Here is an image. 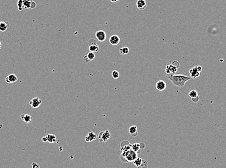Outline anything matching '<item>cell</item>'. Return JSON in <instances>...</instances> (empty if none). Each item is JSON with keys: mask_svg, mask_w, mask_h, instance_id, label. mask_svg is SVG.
Instances as JSON below:
<instances>
[{"mask_svg": "<svg viewBox=\"0 0 226 168\" xmlns=\"http://www.w3.org/2000/svg\"><path fill=\"white\" fill-rule=\"evenodd\" d=\"M189 96H190L191 98H195L198 95V93L197 91L196 90H192L191 91H190L189 93Z\"/></svg>", "mask_w": 226, "mask_h": 168, "instance_id": "cb8c5ba5", "label": "cell"}, {"mask_svg": "<svg viewBox=\"0 0 226 168\" xmlns=\"http://www.w3.org/2000/svg\"><path fill=\"white\" fill-rule=\"evenodd\" d=\"M192 100L193 103H197L198 101H199V96H197L195 98H192Z\"/></svg>", "mask_w": 226, "mask_h": 168, "instance_id": "f1b7e54d", "label": "cell"}, {"mask_svg": "<svg viewBox=\"0 0 226 168\" xmlns=\"http://www.w3.org/2000/svg\"><path fill=\"white\" fill-rule=\"evenodd\" d=\"M168 78L173 85L178 87H183L185 83L191 79V77L182 74H171Z\"/></svg>", "mask_w": 226, "mask_h": 168, "instance_id": "6da1fadb", "label": "cell"}, {"mask_svg": "<svg viewBox=\"0 0 226 168\" xmlns=\"http://www.w3.org/2000/svg\"><path fill=\"white\" fill-rule=\"evenodd\" d=\"M32 168H39V165L36 162H33L32 164Z\"/></svg>", "mask_w": 226, "mask_h": 168, "instance_id": "f546056e", "label": "cell"}, {"mask_svg": "<svg viewBox=\"0 0 226 168\" xmlns=\"http://www.w3.org/2000/svg\"><path fill=\"white\" fill-rule=\"evenodd\" d=\"M123 141L122 142L121 144H120L121 148L120 149L122 151V152H127L130 150H131L132 148V144H130L129 142H128L127 141Z\"/></svg>", "mask_w": 226, "mask_h": 168, "instance_id": "30bf717a", "label": "cell"}, {"mask_svg": "<svg viewBox=\"0 0 226 168\" xmlns=\"http://www.w3.org/2000/svg\"><path fill=\"white\" fill-rule=\"evenodd\" d=\"M96 37L100 42H103L106 39V34L103 30H99L96 33Z\"/></svg>", "mask_w": 226, "mask_h": 168, "instance_id": "277c9868", "label": "cell"}, {"mask_svg": "<svg viewBox=\"0 0 226 168\" xmlns=\"http://www.w3.org/2000/svg\"><path fill=\"white\" fill-rule=\"evenodd\" d=\"M148 164L147 161L143 159L142 163L140 166L138 167V168H148Z\"/></svg>", "mask_w": 226, "mask_h": 168, "instance_id": "484cf974", "label": "cell"}, {"mask_svg": "<svg viewBox=\"0 0 226 168\" xmlns=\"http://www.w3.org/2000/svg\"><path fill=\"white\" fill-rule=\"evenodd\" d=\"M18 81V77L15 74H10L5 78V81L8 84H11Z\"/></svg>", "mask_w": 226, "mask_h": 168, "instance_id": "7c38bea8", "label": "cell"}, {"mask_svg": "<svg viewBox=\"0 0 226 168\" xmlns=\"http://www.w3.org/2000/svg\"><path fill=\"white\" fill-rule=\"evenodd\" d=\"M129 52V49L127 47H123L119 49V53L122 55L127 54Z\"/></svg>", "mask_w": 226, "mask_h": 168, "instance_id": "44dd1931", "label": "cell"}, {"mask_svg": "<svg viewBox=\"0 0 226 168\" xmlns=\"http://www.w3.org/2000/svg\"><path fill=\"white\" fill-rule=\"evenodd\" d=\"M97 138V135L93 132H90L85 137V141L87 142H90L93 140H96Z\"/></svg>", "mask_w": 226, "mask_h": 168, "instance_id": "8fae6325", "label": "cell"}, {"mask_svg": "<svg viewBox=\"0 0 226 168\" xmlns=\"http://www.w3.org/2000/svg\"><path fill=\"white\" fill-rule=\"evenodd\" d=\"M111 136V133L109 130L101 131L98 134V140L100 142H107L110 139Z\"/></svg>", "mask_w": 226, "mask_h": 168, "instance_id": "3957f363", "label": "cell"}, {"mask_svg": "<svg viewBox=\"0 0 226 168\" xmlns=\"http://www.w3.org/2000/svg\"><path fill=\"white\" fill-rule=\"evenodd\" d=\"M112 76L114 79H118V78L119 77L120 74H119V73L118 71L115 70V71H113L112 72Z\"/></svg>", "mask_w": 226, "mask_h": 168, "instance_id": "d4e9b609", "label": "cell"}, {"mask_svg": "<svg viewBox=\"0 0 226 168\" xmlns=\"http://www.w3.org/2000/svg\"><path fill=\"white\" fill-rule=\"evenodd\" d=\"M200 72L198 69L197 66L191 69L189 71L190 76L193 79H196L197 77H199L200 75Z\"/></svg>", "mask_w": 226, "mask_h": 168, "instance_id": "8992f818", "label": "cell"}, {"mask_svg": "<svg viewBox=\"0 0 226 168\" xmlns=\"http://www.w3.org/2000/svg\"><path fill=\"white\" fill-rule=\"evenodd\" d=\"M87 57H88L89 59H90V60L92 61V60H94L95 59V54L94 53L90 52L89 53H87Z\"/></svg>", "mask_w": 226, "mask_h": 168, "instance_id": "4316f807", "label": "cell"}, {"mask_svg": "<svg viewBox=\"0 0 226 168\" xmlns=\"http://www.w3.org/2000/svg\"><path fill=\"white\" fill-rule=\"evenodd\" d=\"M129 132L133 137H137L138 135L137 126L136 125H132L130 126L129 129Z\"/></svg>", "mask_w": 226, "mask_h": 168, "instance_id": "5bb4252c", "label": "cell"}, {"mask_svg": "<svg viewBox=\"0 0 226 168\" xmlns=\"http://www.w3.org/2000/svg\"><path fill=\"white\" fill-rule=\"evenodd\" d=\"M167 86L166 82L163 80H159L157 81L156 85V88L159 91H164Z\"/></svg>", "mask_w": 226, "mask_h": 168, "instance_id": "ba28073f", "label": "cell"}, {"mask_svg": "<svg viewBox=\"0 0 226 168\" xmlns=\"http://www.w3.org/2000/svg\"><path fill=\"white\" fill-rule=\"evenodd\" d=\"M140 146H141L140 143H135L133 144H132L131 149L133 151L138 153V152L139 151V150L140 149Z\"/></svg>", "mask_w": 226, "mask_h": 168, "instance_id": "ffe728a7", "label": "cell"}, {"mask_svg": "<svg viewBox=\"0 0 226 168\" xmlns=\"http://www.w3.org/2000/svg\"><path fill=\"white\" fill-rule=\"evenodd\" d=\"M88 44L89 45H92V44H97V43L95 39H91L90 40H89Z\"/></svg>", "mask_w": 226, "mask_h": 168, "instance_id": "83f0119b", "label": "cell"}, {"mask_svg": "<svg viewBox=\"0 0 226 168\" xmlns=\"http://www.w3.org/2000/svg\"><path fill=\"white\" fill-rule=\"evenodd\" d=\"M110 1H111L112 3H115V2H118L119 0H110Z\"/></svg>", "mask_w": 226, "mask_h": 168, "instance_id": "e575fe53", "label": "cell"}, {"mask_svg": "<svg viewBox=\"0 0 226 168\" xmlns=\"http://www.w3.org/2000/svg\"><path fill=\"white\" fill-rule=\"evenodd\" d=\"M172 64H173V65H174V66H176L178 68L179 67V63H178V62H177V61H173Z\"/></svg>", "mask_w": 226, "mask_h": 168, "instance_id": "1f68e13d", "label": "cell"}, {"mask_svg": "<svg viewBox=\"0 0 226 168\" xmlns=\"http://www.w3.org/2000/svg\"><path fill=\"white\" fill-rule=\"evenodd\" d=\"M42 101L38 97H35L29 102V104L31 107L37 108L41 105Z\"/></svg>", "mask_w": 226, "mask_h": 168, "instance_id": "5b68a950", "label": "cell"}, {"mask_svg": "<svg viewBox=\"0 0 226 168\" xmlns=\"http://www.w3.org/2000/svg\"><path fill=\"white\" fill-rule=\"evenodd\" d=\"M42 141H43V142H46L47 141V139H46V138L45 136V137H43L42 139Z\"/></svg>", "mask_w": 226, "mask_h": 168, "instance_id": "836d02e7", "label": "cell"}, {"mask_svg": "<svg viewBox=\"0 0 226 168\" xmlns=\"http://www.w3.org/2000/svg\"><path fill=\"white\" fill-rule=\"evenodd\" d=\"M36 3L34 2V1H33V2H32V5H31V8H32V9H33V8H34L36 7Z\"/></svg>", "mask_w": 226, "mask_h": 168, "instance_id": "d6a6232c", "label": "cell"}, {"mask_svg": "<svg viewBox=\"0 0 226 168\" xmlns=\"http://www.w3.org/2000/svg\"><path fill=\"white\" fill-rule=\"evenodd\" d=\"M137 7L140 10H144L147 7V3L145 0H138L137 2Z\"/></svg>", "mask_w": 226, "mask_h": 168, "instance_id": "4fadbf2b", "label": "cell"}, {"mask_svg": "<svg viewBox=\"0 0 226 168\" xmlns=\"http://www.w3.org/2000/svg\"><path fill=\"white\" fill-rule=\"evenodd\" d=\"M20 118L21 120H23L26 124L29 123L32 120V117L28 114H22L20 115Z\"/></svg>", "mask_w": 226, "mask_h": 168, "instance_id": "9a60e30c", "label": "cell"}, {"mask_svg": "<svg viewBox=\"0 0 226 168\" xmlns=\"http://www.w3.org/2000/svg\"><path fill=\"white\" fill-rule=\"evenodd\" d=\"M17 6L19 11H22L24 8V0H18Z\"/></svg>", "mask_w": 226, "mask_h": 168, "instance_id": "603a6c76", "label": "cell"}, {"mask_svg": "<svg viewBox=\"0 0 226 168\" xmlns=\"http://www.w3.org/2000/svg\"><path fill=\"white\" fill-rule=\"evenodd\" d=\"M142 159L139 158H138L137 159H136L133 161V164L138 168L139 166H140V165L142 162Z\"/></svg>", "mask_w": 226, "mask_h": 168, "instance_id": "7402d4cb", "label": "cell"}, {"mask_svg": "<svg viewBox=\"0 0 226 168\" xmlns=\"http://www.w3.org/2000/svg\"><path fill=\"white\" fill-rule=\"evenodd\" d=\"M84 60L85 62L88 63L90 61H91L90 60V59H89L88 58V57H87V55H85V56L84 57Z\"/></svg>", "mask_w": 226, "mask_h": 168, "instance_id": "4dcf8cb0", "label": "cell"}, {"mask_svg": "<svg viewBox=\"0 0 226 168\" xmlns=\"http://www.w3.org/2000/svg\"><path fill=\"white\" fill-rule=\"evenodd\" d=\"M9 27V24L7 21L0 22V31L5 32Z\"/></svg>", "mask_w": 226, "mask_h": 168, "instance_id": "2e32d148", "label": "cell"}, {"mask_svg": "<svg viewBox=\"0 0 226 168\" xmlns=\"http://www.w3.org/2000/svg\"><path fill=\"white\" fill-rule=\"evenodd\" d=\"M32 2V0H24V8L25 9L31 8Z\"/></svg>", "mask_w": 226, "mask_h": 168, "instance_id": "d6986e66", "label": "cell"}, {"mask_svg": "<svg viewBox=\"0 0 226 168\" xmlns=\"http://www.w3.org/2000/svg\"><path fill=\"white\" fill-rule=\"evenodd\" d=\"M99 46L97 44L90 45H89V50L90 52H93V53L98 52L99 51Z\"/></svg>", "mask_w": 226, "mask_h": 168, "instance_id": "ac0fdd59", "label": "cell"}, {"mask_svg": "<svg viewBox=\"0 0 226 168\" xmlns=\"http://www.w3.org/2000/svg\"><path fill=\"white\" fill-rule=\"evenodd\" d=\"M120 39L118 35H114L109 39V42L112 45H117L120 42Z\"/></svg>", "mask_w": 226, "mask_h": 168, "instance_id": "9c48e42d", "label": "cell"}, {"mask_svg": "<svg viewBox=\"0 0 226 168\" xmlns=\"http://www.w3.org/2000/svg\"><path fill=\"white\" fill-rule=\"evenodd\" d=\"M178 68L176 66L173 65L172 64H168L166 65V69H165V72L167 75L171 74V73H174L177 71Z\"/></svg>", "mask_w": 226, "mask_h": 168, "instance_id": "52a82bcc", "label": "cell"}, {"mask_svg": "<svg viewBox=\"0 0 226 168\" xmlns=\"http://www.w3.org/2000/svg\"><path fill=\"white\" fill-rule=\"evenodd\" d=\"M47 141L50 143H55L57 141V137L54 134H47L45 136Z\"/></svg>", "mask_w": 226, "mask_h": 168, "instance_id": "e0dca14e", "label": "cell"}, {"mask_svg": "<svg viewBox=\"0 0 226 168\" xmlns=\"http://www.w3.org/2000/svg\"><path fill=\"white\" fill-rule=\"evenodd\" d=\"M1 48V42H0V49Z\"/></svg>", "mask_w": 226, "mask_h": 168, "instance_id": "d590c367", "label": "cell"}, {"mask_svg": "<svg viewBox=\"0 0 226 168\" xmlns=\"http://www.w3.org/2000/svg\"><path fill=\"white\" fill-rule=\"evenodd\" d=\"M138 153L131 149L127 152H122V153L120 154V158H122L121 159H124V161L127 162H133L136 159L138 158Z\"/></svg>", "mask_w": 226, "mask_h": 168, "instance_id": "7a4b0ae2", "label": "cell"}]
</instances>
